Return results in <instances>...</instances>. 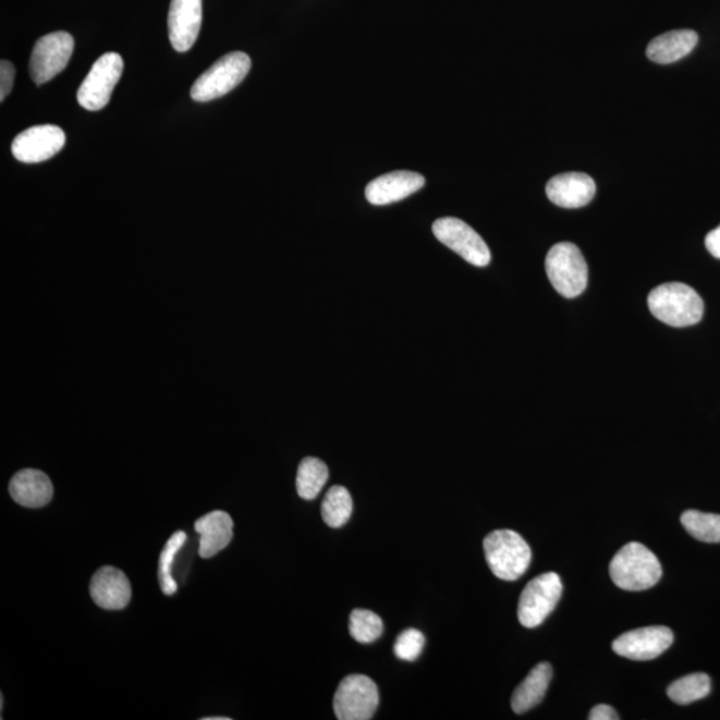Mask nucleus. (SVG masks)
Wrapping results in <instances>:
<instances>
[{"instance_id": "obj_1", "label": "nucleus", "mask_w": 720, "mask_h": 720, "mask_svg": "<svg viewBox=\"0 0 720 720\" xmlns=\"http://www.w3.org/2000/svg\"><path fill=\"white\" fill-rule=\"evenodd\" d=\"M647 303L654 317L671 327L694 326L704 318V301L694 289L684 283L658 285L648 295Z\"/></svg>"}, {"instance_id": "obj_2", "label": "nucleus", "mask_w": 720, "mask_h": 720, "mask_svg": "<svg viewBox=\"0 0 720 720\" xmlns=\"http://www.w3.org/2000/svg\"><path fill=\"white\" fill-rule=\"evenodd\" d=\"M662 573L658 558L638 541L623 546L610 563L612 582L627 591H644L656 586Z\"/></svg>"}, {"instance_id": "obj_3", "label": "nucleus", "mask_w": 720, "mask_h": 720, "mask_svg": "<svg viewBox=\"0 0 720 720\" xmlns=\"http://www.w3.org/2000/svg\"><path fill=\"white\" fill-rule=\"evenodd\" d=\"M484 547L486 561L499 579H520L532 563L533 553L527 541L511 529H497L487 535Z\"/></svg>"}, {"instance_id": "obj_4", "label": "nucleus", "mask_w": 720, "mask_h": 720, "mask_svg": "<svg viewBox=\"0 0 720 720\" xmlns=\"http://www.w3.org/2000/svg\"><path fill=\"white\" fill-rule=\"evenodd\" d=\"M252 70V59L242 51L230 52L205 71L192 87L195 102H211L240 86Z\"/></svg>"}, {"instance_id": "obj_5", "label": "nucleus", "mask_w": 720, "mask_h": 720, "mask_svg": "<svg viewBox=\"0 0 720 720\" xmlns=\"http://www.w3.org/2000/svg\"><path fill=\"white\" fill-rule=\"evenodd\" d=\"M546 272L553 289L564 297L579 296L587 288L586 259L574 243L561 242L550 248L546 257Z\"/></svg>"}, {"instance_id": "obj_6", "label": "nucleus", "mask_w": 720, "mask_h": 720, "mask_svg": "<svg viewBox=\"0 0 720 720\" xmlns=\"http://www.w3.org/2000/svg\"><path fill=\"white\" fill-rule=\"evenodd\" d=\"M563 593L561 576L556 573L538 575L529 581L521 594L517 618L522 626L535 629L556 609Z\"/></svg>"}, {"instance_id": "obj_7", "label": "nucleus", "mask_w": 720, "mask_h": 720, "mask_svg": "<svg viewBox=\"0 0 720 720\" xmlns=\"http://www.w3.org/2000/svg\"><path fill=\"white\" fill-rule=\"evenodd\" d=\"M123 59L107 52L93 64L90 73L77 90V102L87 111H99L109 105L112 91L123 74Z\"/></svg>"}, {"instance_id": "obj_8", "label": "nucleus", "mask_w": 720, "mask_h": 720, "mask_svg": "<svg viewBox=\"0 0 720 720\" xmlns=\"http://www.w3.org/2000/svg\"><path fill=\"white\" fill-rule=\"evenodd\" d=\"M434 235L469 265H490L491 252L478 232L457 218H440L432 224Z\"/></svg>"}, {"instance_id": "obj_9", "label": "nucleus", "mask_w": 720, "mask_h": 720, "mask_svg": "<svg viewBox=\"0 0 720 720\" xmlns=\"http://www.w3.org/2000/svg\"><path fill=\"white\" fill-rule=\"evenodd\" d=\"M379 706L377 684L366 675H349L339 684L334 711L339 720H368Z\"/></svg>"}, {"instance_id": "obj_10", "label": "nucleus", "mask_w": 720, "mask_h": 720, "mask_svg": "<svg viewBox=\"0 0 720 720\" xmlns=\"http://www.w3.org/2000/svg\"><path fill=\"white\" fill-rule=\"evenodd\" d=\"M75 41L69 33L58 32L41 37L29 59V75L35 85H45L68 68Z\"/></svg>"}, {"instance_id": "obj_11", "label": "nucleus", "mask_w": 720, "mask_h": 720, "mask_svg": "<svg viewBox=\"0 0 720 720\" xmlns=\"http://www.w3.org/2000/svg\"><path fill=\"white\" fill-rule=\"evenodd\" d=\"M65 145V134L53 124H41L23 131L13 142L11 151L22 163L46 162L56 157Z\"/></svg>"}, {"instance_id": "obj_12", "label": "nucleus", "mask_w": 720, "mask_h": 720, "mask_svg": "<svg viewBox=\"0 0 720 720\" xmlns=\"http://www.w3.org/2000/svg\"><path fill=\"white\" fill-rule=\"evenodd\" d=\"M674 634L669 627L651 626L629 631L612 644L618 656L631 660H652L671 647Z\"/></svg>"}, {"instance_id": "obj_13", "label": "nucleus", "mask_w": 720, "mask_h": 720, "mask_svg": "<svg viewBox=\"0 0 720 720\" xmlns=\"http://www.w3.org/2000/svg\"><path fill=\"white\" fill-rule=\"evenodd\" d=\"M168 25L174 50L186 52L192 49L200 32L202 0H171Z\"/></svg>"}, {"instance_id": "obj_14", "label": "nucleus", "mask_w": 720, "mask_h": 720, "mask_svg": "<svg viewBox=\"0 0 720 720\" xmlns=\"http://www.w3.org/2000/svg\"><path fill=\"white\" fill-rule=\"evenodd\" d=\"M424 175L413 171L389 172L367 184L366 198L374 206H386L406 199L425 186Z\"/></svg>"}, {"instance_id": "obj_15", "label": "nucleus", "mask_w": 720, "mask_h": 720, "mask_svg": "<svg viewBox=\"0 0 720 720\" xmlns=\"http://www.w3.org/2000/svg\"><path fill=\"white\" fill-rule=\"evenodd\" d=\"M90 594L95 603L105 610H123L133 597L131 583L123 571L112 568H100L94 574L90 583Z\"/></svg>"}, {"instance_id": "obj_16", "label": "nucleus", "mask_w": 720, "mask_h": 720, "mask_svg": "<svg viewBox=\"0 0 720 720\" xmlns=\"http://www.w3.org/2000/svg\"><path fill=\"white\" fill-rule=\"evenodd\" d=\"M597 186L590 175L583 172H566L551 178L546 194L553 205L563 208H581L590 204Z\"/></svg>"}, {"instance_id": "obj_17", "label": "nucleus", "mask_w": 720, "mask_h": 720, "mask_svg": "<svg viewBox=\"0 0 720 720\" xmlns=\"http://www.w3.org/2000/svg\"><path fill=\"white\" fill-rule=\"evenodd\" d=\"M9 490L17 504L28 509L44 508L51 502L53 496L49 476L34 468L16 473L10 481Z\"/></svg>"}, {"instance_id": "obj_18", "label": "nucleus", "mask_w": 720, "mask_h": 720, "mask_svg": "<svg viewBox=\"0 0 720 720\" xmlns=\"http://www.w3.org/2000/svg\"><path fill=\"white\" fill-rule=\"evenodd\" d=\"M234 522L224 511H212L195 522V532L200 535L199 556L204 559L216 557L230 545Z\"/></svg>"}, {"instance_id": "obj_19", "label": "nucleus", "mask_w": 720, "mask_h": 720, "mask_svg": "<svg viewBox=\"0 0 720 720\" xmlns=\"http://www.w3.org/2000/svg\"><path fill=\"white\" fill-rule=\"evenodd\" d=\"M698 34L693 29H675L654 38L647 46V58L659 64H670L687 57L698 45Z\"/></svg>"}, {"instance_id": "obj_20", "label": "nucleus", "mask_w": 720, "mask_h": 720, "mask_svg": "<svg viewBox=\"0 0 720 720\" xmlns=\"http://www.w3.org/2000/svg\"><path fill=\"white\" fill-rule=\"evenodd\" d=\"M552 678L550 663L541 662L529 671L526 680L516 687L511 706L516 713L527 712L545 698Z\"/></svg>"}, {"instance_id": "obj_21", "label": "nucleus", "mask_w": 720, "mask_h": 720, "mask_svg": "<svg viewBox=\"0 0 720 720\" xmlns=\"http://www.w3.org/2000/svg\"><path fill=\"white\" fill-rule=\"evenodd\" d=\"M329 480V468L318 457L307 456L300 464L296 475V490L305 501L317 498Z\"/></svg>"}, {"instance_id": "obj_22", "label": "nucleus", "mask_w": 720, "mask_h": 720, "mask_svg": "<svg viewBox=\"0 0 720 720\" xmlns=\"http://www.w3.org/2000/svg\"><path fill=\"white\" fill-rule=\"evenodd\" d=\"M711 692L710 676L704 672L681 678L668 688L669 698L678 705H690L706 698Z\"/></svg>"}, {"instance_id": "obj_23", "label": "nucleus", "mask_w": 720, "mask_h": 720, "mask_svg": "<svg viewBox=\"0 0 720 720\" xmlns=\"http://www.w3.org/2000/svg\"><path fill=\"white\" fill-rule=\"evenodd\" d=\"M353 514V498L343 486H332L322 503V516L327 526L338 528L346 525Z\"/></svg>"}, {"instance_id": "obj_24", "label": "nucleus", "mask_w": 720, "mask_h": 720, "mask_svg": "<svg viewBox=\"0 0 720 720\" xmlns=\"http://www.w3.org/2000/svg\"><path fill=\"white\" fill-rule=\"evenodd\" d=\"M681 522L693 538L705 544H720V515L687 510L682 514Z\"/></svg>"}, {"instance_id": "obj_25", "label": "nucleus", "mask_w": 720, "mask_h": 720, "mask_svg": "<svg viewBox=\"0 0 720 720\" xmlns=\"http://www.w3.org/2000/svg\"><path fill=\"white\" fill-rule=\"evenodd\" d=\"M350 634L359 644H373L383 634V622L370 610H354L350 617Z\"/></svg>"}, {"instance_id": "obj_26", "label": "nucleus", "mask_w": 720, "mask_h": 720, "mask_svg": "<svg viewBox=\"0 0 720 720\" xmlns=\"http://www.w3.org/2000/svg\"><path fill=\"white\" fill-rule=\"evenodd\" d=\"M186 534L183 532H176L172 534V537L166 544L162 553H160L159 559V582L160 588L164 595H174L178 591L176 582L172 578L171 568L172 562H174L175 556L182 549L184 541H186Z\"/></svg>"}, {"instance_id": "obj_27", "label": "nucleus", "mask_w": 720, "mask_h": 720, "mask_svg": "<svg viewBox=\"0 0 720 720\" xmlns=\"http://www.w3.org/2000/svg\"><path fill=\"white\" fill-rule=\"evenodd\" d=\"M426 644L425 635L419 630L408 629L398 636L394 651L399 659L414 662L420 657Z\"/></svg>"}, {"instance_id": "obj_28", "label": "nucleus", "mask_w": 720, "mask_h": 720, "mask_svg": "<svg viewBox=\"0 0 720 720\" xmlns=\"http://www.w3.org/2000/svg\"><path fill=\"white\" fill-rule=\"evenodd\" d=\"M15 80V68L9 61L0 62V100L5 99L13 90Z\"/></svg>"}, {"instance_id": "obj_29", "label": "nucleus", "mask_w": 720, "mask_h": 720, "mask_svg": "<svg viewBox=\"0 0 720 720\" xmlns=\"http://www.w3.org/2000/svg\"><path fill=\"white\" fill-rule=\"evenodd\" d=\"M590 720H617L619 719L618 712L609 705L595 706L588 716Z\"/></svg>"}, {"instance_id": "obj_30", "label": "nucleus", "mask_w": 720, "mask_h": 720, "mask_svg": "<svg viewBox=\"0 0 720 720\" xmlns=\"http://www.w3.org/2000/svg\"><path fill=\"white\" fill-rule=\"evenodd\" d=\"M706 247L713 258L720 259V225L708 232L706 236Z\"/></svg>"}, {"instance_id": "obj_31", "label": "nucleus", "mask_w": 720, "mask_h": 720, "mask_svg": "<svg viewBox=\"0 0 720 720\" xmlns=\"http://www.w3.org/2000/svg\"><path fill=\"white\" fill-rule=\"evenodd\" d=\"M204 720H230V718L216 717V718H204Z\"/></svg>"}]
</instances>
